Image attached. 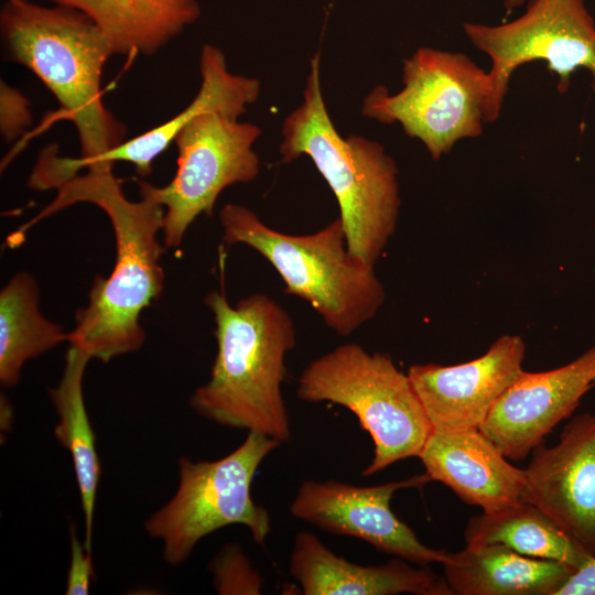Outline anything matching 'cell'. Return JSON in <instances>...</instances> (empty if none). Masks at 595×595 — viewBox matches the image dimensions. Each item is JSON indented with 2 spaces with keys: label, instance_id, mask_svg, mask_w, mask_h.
<instances>
[{
  "label": "cell",
  "instance_id": "obj_1",
  "mask_svg": "<svg viewBox=\"0 0 595 595\" xmlns=\"http://www.w3.org/2000/svg\"><path fill=\"white\" fill-rule=\"evenodd\" d=\"M0 31L6 56L46 86L78 132L79 158L60 156L55 145L39 155L35 172L45 186L90 167L126 141L125 126L106 108L101 95L104 67L112 53L90 18L60 4L6 0Z\"/></svg>",
  "mask_w": 595,
  "mask_h": 595
},
{
  "label": "cell",
  "instance_id": "obj_2",
  "mask_svg": "<svg viewBox=\"0 0 595 595\" xmlns=\"http://www.w3.org/2000/svg\"><path fill=\"white\" fill-rule=\"evenodd\" d=\"M54 188L56 197L19 229L21 234L71 205L89 203L106 213L116 240L112 271L108 278L95 277L86 307L75 314L68 343L102 363L138 351L147 339L141 312L164 290L161 257L165 246L159 240L164 208L145 198L128 199L112 169L76 173Z\"/></svg>",
  "mask_w": 595,
  "mask_h": 595
},
{
  "label": "cell",
  "instance_id": "obj_3",
  "mask_svg": "<svg viewBox=\"0 0 595 595\" xmlns=\"http://www.w3.org/2000/svg\"><path fill=\"white\" fill-rule=\"evenodd\" d=\"M205 304L214 316L217 351L208 381L190 397L191 408L216 424L289 442L282 383L285 357L296 344L292 317L262 293L231 305L225 293L213 290Z\"/></svg>",
  "mask_w": 595,
  "mask_h": 595
},
{
  "label": "cell",
  "instance_id": "obj_4",
  "mask_svg": "<svg viewBox=\"0 0 595 595\" xmlns=\"http://www.w3.org/2000/svg\"><path fill=\"white\" fill-rule=\"evenodd\" d=\"M310 64L303 101L283 122L281 162L313 161L338 203L348 250L375 267L397 226V165L380 143L338 133L321 88L318 53Z\"/></svg>",
  "mask_w": 595,
  "mask_h": 595
},
{
  "label": "cell",
  "instance_id": "obj_5",
  "mask_svg": "<svg viewBox=\"0 0 595 595\" xmlns=\"http://www.w3.org/2000/svg\"><path fill=\"white\" fill-rule=\"evenodd\" d=\"M219 220L226 245L255 249L281 277L284 292L306 301L337 335L353 334L381 307L383 285L374 267L348 250L339 217L309 235L278 231L239 204L225 205Z\"/></svg>",
  "mask_w": 595,
  "mask_h": 595
},
{
  "label": "cell",
  "instance_id": "obj_6",
  "mask_svg": "<svg viewBox=\"0 0 595 595\" xmlns=\"http://www.w3.org/2000/svg\"><path fill=\"white\" fill-rule=\"evenodd\" d=\"M298 397L348 409L369 433L374 456L363 470L371 476L393 463L420 456L432 426L408 374L388 354L356 343L312 360L298 379Z\"/></svg>",
  "mask_w": 595,
  "mask_h": 595
},
{
  "label": "cell",
  "instance_id": "obj_7",
  "mask_svg": "<svg viewBox=\"0 0 595 595\" xmlns=\"http://www.w3.org/2000/svg\"><path fill=\"white\" fill-rule=\"evenodd\" d=\"M281 445L264 434L248 431L244 442L215 461L178 459L174 496L144 522L145 532L162 542V556L171 566L185 562L196 544L224 527H246L263 545L270 531L269 511L257 504L251 486L264 458Z\"/></svg>",
  "mask_w": 595,
  "mask_h": 595
},
{
  "label": "cell",
  "instance_id": "obj_8",
  "mask_svg": "<svg viewBox=\"0 0 595 595\" xmlns=\"http://www.w3.org/2000/svg\"><path fill=\"white\" fill-rule=\"evenodd\" d=\"M402 80L403 88L393 95L376 86L361 112L381 123L399 122L433 160L457 141L479 137L488 123L491 80L467 55L420 47L403 60Z\"/></svg>",
  "mask_w": 595,
  "mask_h": 595
},
{
  "label": "cell",
  "instance_id": "obj_9",
  "mask_svg": "<svg viewBox=\"0 0 595 595\" xmlns=\"http://www.w3.org/2000/svg\"><path fill=\"white\" fill-rule=\"evenodd\" d=\"M260 134L258 126L240 122L226 111H203L174 140L177 149L174 177L163 186L137 181L140 197L164 208L165 248H178L199 215L212 216L226 187L257 177L260 160L253 144Z\"/></svg>",
  "mask_w": 595,
  "mask_h": 595
},
{
  "label": "cell",
  "instance_id": "obj_10",
  "mask_svg": "<svg viewBox=\"0 0 595 595\" xmlns=\"http://www.w3.org/2000/svg\"><path fill=\"white\" fill-rule=\"evenodd\" d=\"M472 44L491 61L488 122L498 119L512 73L526 63L543 61L566 93L572 75L586 69L595 91V22L584 0H531L523 14L499 25L465 22Z\"/></svg>",
  "mask_w": 595,
  "mask_h": 595
},
{
  "label": "cell",
  "instance_id": "obj_11",
  "mask_svg": "<svg viewBox=\"0 0 595 595\" xmlns=\"http://www.w3.org/2000/svg\"><path fill=\"white\" fill-rule=\"evenodd\" d=\"M431 480L426 473L364 487L336 480H305L289 510L301 521L331 533L364 540L379 551L416 565L443 564L448 553L423 544L390 506L397 490L421 487Z\"/></svg>",
  "mask_w": 595,
  "mask_h": 595
},
{
  "label": "cell",
  "instance_id": "obj_12",
  "mask_svg": "<svg viewBox=\"0 0 595 595\" xmlns=\"http://www.w3.org/2000/svg\"><path fill=\"white\" fill-rule=\"evenodd\" d=\"M524 474L521 497L595 559V413L570 420L553 446L536 447Z\"/></svg>",
  "mask_w": 595,
  "mask_h": 595
},
{
  "label": "cell",
  "instance_id": "obj_13",
  "mask_svg": "<svg viewBox=\"0 0 595 595\" xmlns=\"http://www.w3.org/2000/svg\"><path fill=\"white\" fill-rule=\"evenodd\" d=\"M595 386V346L569 364L522 372L490 409L479 430L509 461H522Z\"/></svg>",
  "mask_w": 595,
  "mask_h": 595
},
{
  "label": "cell",
  "instance_id": "obj_14",
  "mask_svg": "<svg viewBox=\"0 0 595 595\" xmlns=\"http://www.w3.org/2000/svg\"><path fill=\"white\" fill-rule=\"evenodd\" d=\"M524 354L522 337L505 334L470 361L411 366L407 374L432 431L479 429L498 398L522 372Z\"/></svg>",
  "mask_w": 595,
  "mask_h": 595
},
{
  "label": "cell",
  "instance_id": "obj_15",
  "mask_svg": "<svg viewBox=\"0 0 595 595\" xmlns=\"http://www.w3.org/2000/svg\"><path fill=\"white\" fill-rule=\"evenodd\" d=\"M419 458L432 480L483 512L502 509L522 496L524 469L510 464L479 429L432 431Z\"/></svg>",
  "mask_w": 595,
  "mask_h": 595
},
{
  "label": "cell",
  "instance_id": "obj_16",
  "mask_svg": "<svg viewBox=\"0 0 595 595\" xmlns=\"http://www.w3.org/2000/svg\"><path fill=\"white\" fill-rule=\"evenodd\" d=\"M290 574L305 595H453L444 577L428 565L397 558L356 564L331 551L315 534L299 532L290 554Z\"/></svg>",
  "mask_w": 595,
  "mask_h": 595
},
{
  "label": "cell",
  "instance_id": "obj_17",
  "mask_svg": "<svg viewBox=\"0 0 595 595\" xmlns=\"http://www.w3.org/2000/svg\"><path fill=\"white\" fill-rule=\"evenodd\" d=\"M201 87L181 112L142 134L126 140L97 160L87 170L112 169L115 162L131 163L138 175L147 176L153 161L174 142L183 127L196 115L207 110H223L235 117L246 112L260 93V83L228 71L223 52L204 45L199 56Z\"/></svg>",
  "mask_w": 595,
  "mask_h": 595
},
{
  "label": "cell",
  "instance_id": "obj_18",
  "mask_svg": "<svg viewBox=\"0 0 595 595\" xmlns=\"http://www.w3.org/2000/svg\"><path fill=\"white\" fill-rule=\"evenodd\" d=\"M442 565L453 595H555L576 571L501 544L466 545Z\"/></svg>",
  "mask_w": 595,
  "mask_h": 595
},
{
  "label": "cell",
  "instance_id": "obj_19",
  "mask_svg": "<svg viewBox=\"0 0 595 595\" xmlns=\"http://www.w3.org/2000/svg\"><path fill=\"white\" fill-rule=\"evenodd\" d=\"M90 18L112 55H152L201 15L197 0H48Z\"/></svg>",
  "mask_w": 595,
  "mask_h": 595
},
{
  "label": "cell",
  "instance_id": "obj_20",
  "mask_svg": "<svg viewBox=\"0 0 595 595\" xmlns=\"http://www.w3.org/2000/svg\"><path fill=\"white\" fill-rule=\"evenodd\" d=\"M91 357L71 346L58 385L48 390L57 414L54 428L56 440L69 452L79 490L85 522L84 545L91 551L94 512L101 467L96 439L86 410L83 380Z\"/></svg>",
  "mask_w": 595,
  "mask_h": 595
},
{
  "label": "cell",
  "instance_id": "obj_21",
  "mask_svg": "<svg viewBox=\"0 0 595 595\" xmlns=\"http://www.w3.org/2000/svg\"><path fill=\"white\" fill-rule=\"evenodd\" d=\"M464 540L466 545L501 544L522 555L556 561L575 570L594 560L543 510L522 497L497 511L472 517Z\"/></svg>",
  "mask_w": 595,
  "mask_h": 595
},
{
  "label": "cell",
  "instance_id": "obj_22",
  "mask_svg": "<svg viewBox=\"0 0 595 595\" xmlns=\"http://www.w3.org/2000/svg\"><path fill=\"white\" fill-rule=\"evenodd\" d=\"M40 290L28 272L15 273L0 292V383L13 388L24 364L68 342L62 326L40 311Z\"/></svg>",
  "mask_w": 595,
  "mask_h": 595
},
{
  "label": "cell",
  "instance_id": "obj_23",
  "mask_svg": "<svg viewBox=\"0 0 595 595\" xmlns=\"http://www.w3.org/2000/svg\"><path fill=\"white\" fill-rule=\"evenodd\" d=\"M208 569L213 585L219 595H259L264 580L256 570L242 548L228 543L212 559Z\"/></svg>",
  "mask_w": 595,
  "mask_h": 595
},
{
  "label": "cell",
  "instance_id": "obj_24",
  "mask_svg": "<svg viewBox=\"0 0 595 595\" xmlns=\"http://www.w3.org/2000/svg\"><path fill=\"white\" fill-rule=\"evenodd\" d=\"M32 122L30 101L6 82L0 84V131L8 142L22 136Z\"/></svg>",
  "mask_w": 595,
  "mask_h": 595
},
{
  "label": "cell",
  "instance_id": "obj_25",
  "mask_svg": "<svg viewBox=\"0 0 595 595\" xmlns=\"http://www.w3.org/2000/svg\"><path fill=\"white\" fill-rule=\"evenodd\" d=\"M94 566L91 551L82 544L74 528L71 529V562L66 576V595H87Z\"/></svg>",
  "mask_w": 595,
  "mask_h": 595
},
{
  "label": "cell",
  "instance_id": "obj_26",
  "mask_svg": "<svg viewBox=\"0 0 595 595\" xmlns=\"http://www.w3.org/2000/svg\"><path fill=\"white\" fill-rule=\"evenodd\" d=\"M555 595H595V559L576 570Z\"/></svg>",
  "mask_w": 595,
  "mask_h": 595
},
{
  "label": "cell",
  "instance_id": "obj_27",
  "mask_svg": "<svg viewBox=\"0 0 595 595\" xmlns=\"http://www.w3.org/2000/svg\"><path fill=\"white\" fill-rule=\"evenodd\" d=\"M527 0H506L505 7L507 9V14L512 11L515 8L523 4Z\"/></svg>",
  "mask_w": 595,
  "mask_h": 595
}]
</instances>
